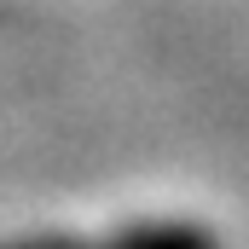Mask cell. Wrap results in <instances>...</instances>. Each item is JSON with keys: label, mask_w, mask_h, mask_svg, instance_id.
I'll list each match as a JSON object with an SVG mask.
<instances>
[{"label": "cell", "mask_w": 249, "mask_h": 249, "mask_svg": "<svg viewBox=\"0 0 249 249\" xmlns=\"http://www.w3.org/2000/svg\"><path fill=\"white\" fill-rule=\"evenodd\" d=\"M0 249H220V238L197 220H139L122 226L105 244H81V238H6Z\"/></svg>", "instance_id": "cell-1"}]
</instances>
